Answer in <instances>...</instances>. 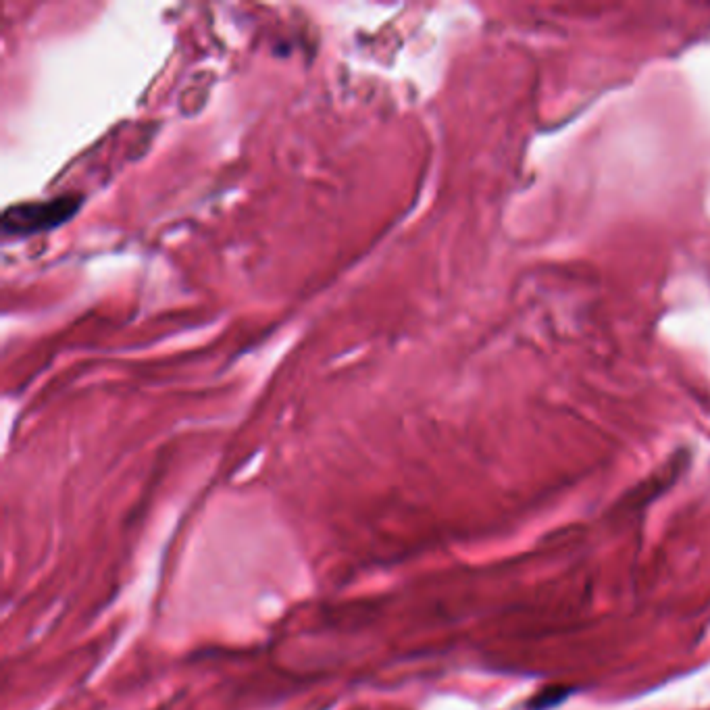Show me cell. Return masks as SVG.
<instances>
[{
	"label": "cell",
	"instance_id": "obj_2",
	"mask_svg": "<svg viewBox=\"0 0 710 710\" xmlns=\"http://www.w3.org/2000/svg\"><path fill=\"white\" fill-rule=\"evenodd\" d=\"M571 692L567 688H548L542 690L534 700L529 702V710H548L556 704H561Z\"/></svg>",
	"mask_w": 710,
	"mask_h": 710
},
{
	"label": "cell",
	"instance_id": "obj_1",
	"mask_svg": "<svg viewBox=\"0 0 710 710\" xmlns=\"http://www.w3.org/2000/svg\"><path fill=\"white\" fill-rule=\"evenodd\" d=\"M80 207L78 196H59L40 202H25L15 205L3 215L5 236H32L38 232L53 230V227L67 221Z\"/></svg>",
	"mask_w": 710,
	"mask_h": 710
}]
</instances>
